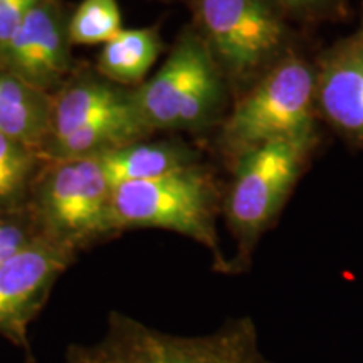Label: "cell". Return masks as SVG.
I'll return each mask as SVG.
<instances>
[{"mask_svg":"<svg viewBox=\"0 0 363 363\" xmlns=\"http://www.w3.org/2000/svg\"><path fill=\"white\" fill-rule=\"evenodd\" d=\"M43 238L29 208L0 214V264Z\"/></svg>","mask_w":363,"mask_h":363,"instance_id":"cell-18","label":"cell"},{"mask_svg":"<svg viewBox=\"0 0 363 363\" xmlns=\"http://www.w3.org/2000/svg\"><path fill=\"white\" fill-rule=\"evenodd\" d=\"M74 257L76 252L39 238L0 264V337L30 350L29 326Z\"/></svg>","mask_w":363,"mask_h":363,"instance_id":"cell-8","label":"cell"},{"mask_svg":"<svg viewBox=\"0 0 363 363\" xmlns=\"http://www.w3.org/2000/svg\"><path fill=\"white\" fill-rule=\"evenodd\" d=\"M131 106V91L104 79L103 76L74 81L52 98L51 135L48 142L62 138L99 118L115 115Z\"/></svg>","mask_w":363,"mask_h":363,"instance_id":"cell-11","label":"cell"},{"mask_svg":"<svg viewBox=\"0 0 363 363\" xmlns=\"http://www.w3.org/2000/svg\"><path fill=\"white\" fill-rule=\"evenodd\" d=\"M318 118L350 145L363 148V17L315 61Z\"/></svg>","mask_w":363,"mask_h":363,"instance_id":"cell-10","label":"cell"},{"mask_svg":"<svg viewBox=\"0 0 363 363\" xmlns=\"http://www.w3.org/2000/svg\"><path fill=\"white\" fill-rule=\"evenodd\" d=\"M199 152L184 142H135L99 155L111 185L153 180L201 163Z\"/></svg>","mask_w":363,"mask_h":363,"instance_id":"cell-13","label":"cell"},{"mask_svg":"<svg viewBox=\"0 0 363 363\" xmlns=\"http://www.w3.org/2000/svg\"><path fill=\"white\" fill-rule=\"evenodd\" d=\"M222 195L214 175L201 163L153 180L113 187L111 217L116 234L128 229H163L190 238L208 249L214 269L227 274L217 234Z\"/></svg>","mask_w":363,"mask_h":363,"instance_id":"cell-3","label":"cell"},{"mask_svg":"<svg viewBox=\"0 0 363 363\" xmlns=\"http://www.w3.org/2000/svg\"><path fill=\"white\" fill-rule=\"evenodd\" d=\"M194 27L238 99L291 52V27L278 0H195Z\"/></svg>","mask_w":363,"mask_h":363,"instance_id":"cell-5","label":"cell"},{"mask_svg":"<svg viewBox=\"0 0 363 363\" xmlns=\"http://www.w3.org/2000/svg\"><path fill=\"white\" fill-rule=\"evenodd\" d=\"M291 22L321 24L337 22L348 16L350 0H278Z\"/></svg>","mask_w":363,"mask_h":363,"instance_id":"cell-19","label":"cell"},{"mask_svg":"<svg viewBox=\"0 0 363 363\" xmlns=\"http://www.w3.org/2000/svg\"><path fill=\"white\" fill-rule=\"evenodd\" d=\"M65 363H271L249 316L227 320L197 337H180L147 326L125 313L111 311L103 337L72 343Z\"/></svg>","mask_w":363,"mask_h":363,"instance_id":"cell-2","label":"cell"},{"mask_svg":"<svg viewBox=\"0 0 363 363\" xmlns=\"http://www.w3.org/2000/svg\"><path fill=\"white\" fill-rule=\"evenodd\" d=\"M123 29L118 0H83L67 22L71 44H106Z\"/></svg>","mask_w":363,"mask_h":363,"instance_id":"cell-17","label":"cell"},{"mask_svg":"<svg viewBox=\"0 0 363 363\" xmlns=\"http://www.w3.org/2000/svg\"><path fill=\"white\" fill-rule=\"evenodd\" d=\"M38 0H0V48L19 29Z\"/></svg>","mask_w":363,"mask_h":363,"instance_id":"cell-20","label":"cell"},{"mask_svg":"<svg viewBox=\"0 0 363 363\" xmlns=\"http://www.w3.org/2000/svg\"><path fill=\"white\" fill-rule=\"evenodd\" d=\"M148 135L152 133L143 125L133 103L128 110L99 118L62 138L51 140L40 150V157L51 162L99 157L125 145L142 142Z\"/></svg>","mask_w":363,"mask_h":363,"instance_id":"cell-14","label":"cell"},{"mask_svg":"<svg viewBox=\"0 0 363 363\" xmlns=\"http://www.w3.org/2000/svg\"><path fill=\"white\" fill-rule=\"evenodd\" d=\"M315 83V62L291 51L240 94L219 136L230 165L262 145L316 131Z\"/></svg>","mask_w":363,"mask_h":363,"instance_id":"cell-4","label":"cell"},{"mask_svg":"<svg viewBox=\"0 0 363 363\" xmlns=\"http://www.w3.org/2000/svg\"><path fill=\"white\" fill-rule=\"evenodd\" d=\"M51 94L0 71V135L40 153L51 135Z\"/></svg>","mask_w":363,"mask_h":363,"instance_id":"cell-12","label":"cell"},{"mask_svg":"<svg viewBox=\"0 0 363 363\" xmlns=\"http://www.w3.org/2000/svg\"><path fill=\"white\" fill-rule=\"evenodd\" d=\"M40 153L0 135V214L22 211Z\"/></svg>","mask_w":363,"mask_h":363,"instance_id":"cell-16","label":"cell"},{"mask_svg":"<svg viewBox=\"0 0 363 363\" xmlns=\"http://www.w3.org/2000/svg\"><path fill=\"white\" fill-rule=\"evenodd\" d=\"M26 353H27V363H34V357H33V353H30V350Z\"/></svg>","mask_w":363,"mask_h":363,"instance_id":"cell-21","label":"cell"},{"mask_svg":"<svg viewBox=\"0 0 363 363\" xmlns=\"http://www.w3.org/2000/svg\"><path fill=\"white\" fill-rule=\"evenodd\" d=\"M163 48L158 27L121 29L103 44L98 57V71L104 79L118 86L142 83L155 65Z\"/></svg>","mask_w":363,"mask_h":363,"instance_id":"cell-15","label":"cell"},{"mask_svg":"<svg viewBox=\"0 0 363 363\" xmlns=\"http://www.w3.org/2000/svg\"><path fill=\"white\" fill-rule=\"evenodd\" d=\"M227 81L194 26L177 39L160 71L131 89L136 113L150 133L197 131L222 115Z\"/></svg>","mask_w":363,"mask_h":363,"instance_id":"cell-6","label":"cell"},{"mask_svg":"<svg viewBox=\"0 0 363 363\" xmlns=\"http://www.w3.org/2000/svg\"><path fill=\"white\" fill-rule=\"evenodd\" d=\"M67 26L56 0H38L19 29L0 48V67L51 93L71 67Z\"/></svg>","mask_w":363,"mask_h":363,"instance_id":"cell-9","label":"cell"},{"mask_svg":"<svg viewBox=\"0 0 363 363\" xmlns=\"http://www.w3.org/2000/svg\"><path fill=\"white\" fill-rule=\"evenodd\" d=\"M113 185L99 157L52 162L27 203L43 238L78 254L115 238Z\"/></svg>","mask_w":363,"mask_h":363,"instance_id":"cell-7","label":"cell"},{"mask_svg":"<svg viewBox=\"0 0 363 363\" xmlns=\"http://www.w3.org/2000/svg\"><path fill=\"white\" fill-rule=\"evenodd\" d=\"M318 142V130L278 140L244 153L230 165L233 180L222 201V214L235 240V254L227 264V274H240L251 267L262 235L278 220Z\"/></svg>","mask_w":363,"mask_h":363,"instance_id":"cell-1","label":"cell"}]
</instances>
